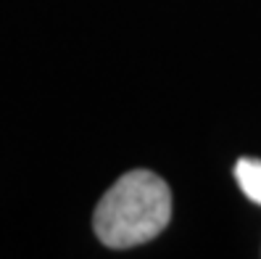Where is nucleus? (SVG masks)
<instances>
[{"label":"nucleus","mask_w":261,"mask_h":259,"mask_svg":"<svg viewBox=\"0 0 261 259\" xmlns=\"http://www.w3.org/2000/svg\"><path fill=\"white\" fill-rule=\"evenodd\" d=\"M172 220V191L148 170L119 177L98 201L93 227L103 246L132 249L156 238Z\"/></svg>","instance_id":"nucleus-1"},{"label":"nucleus","mask_w":261,"mask_h":259,"mask_svg":"<svg viewBox=\"0 0 261 259\" xmlns=\"http://www.w3.org/2000/svg\"><path fill=\"white\" fill-rule=\"evenodd\" d=\"M235 177L240 182V191L248 196L253 204L261 206V161L258 159H238Z\"/></svg>","instance_id":"nucleus-2"}]
</instances>
